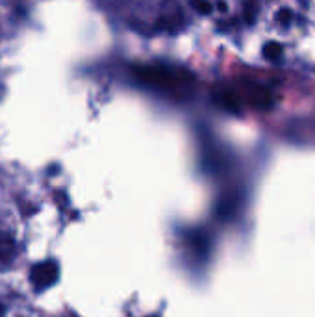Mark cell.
<instances>
[{
    "label": "cell",
    "mask_w": 315,
    "mask_h": 317,
    "mask_svg": "<svg viewBox=\"0 0 315 317\" xmlns=\"http://www.w3.org/2000/svg\"><path fill=\"white\" fill-rule=\"evenodd\" d=\"M58 266L54 262H43V264H38V266L32 269V282L38 290H44L52 286L58 280Z\"/></svg>",
    "instance_id": "cell-2"
},
{
    "label": "cell",
    "mask_w": 315,
    "mask_h": 317,
    "mask_svg": "<svg viewBox=\"0 0 315 317\" xmlns=\"http://www.w3.org/2000/svg\"><path fill=\"white\" fill-rule=\"evenodd\" d=\"M215 100L219 102L222 108H226L228 112H234V114H238V112H240V106H238V98H236L232 93H228V91H224V93L217 95V96H215Z\"/></svg>",
    "instance_id": "cell-4"
},
{
    "label": "cell",
    "mask_w": 315,
    "mask_h": 317,
    "mask_svg": "<svg viewBox=\"0 0 315 317\" xmlns=\"http://www.w3.org/2000/svg\"><path fill=\"white\" fill-rule=\"evenodd\" d=\"M191 6L195 8L198 13H204V15H208L212 12V4L208 0H191Z\"/></svg>",
    "instance_id": "cell-6"
},
{
    "label": "cell",
    "mask_w": 315,
    "mask_h": 317,
    "mask_svg": "<svg viewBox=\"0 0 315 317\" xmlns=\"http://www.w3.org/2000/svg\"><path fill=\"white\" fill-rule=\"evenodd\" d=\"M17 252V245L10 236L0 232V267L8 266L13 260V256Z\"/></svg>",
    "instance_id": "cell-3"
},
{
    "label": "cell",
    "mask_w": 315,
    "mask_h": 317,
    "mask_svg": "<svg viewBox=\"0 0 315 317\" xmlns=\"http://www.w3.org/2000/svg\"><path fill=\"white\" fill-rule=\"evenodd\" d=\"M132 72L141 84L165 91H182L193 84V76L189 72L172 69L167 65H138L132 69Z\"/></svg>",
    "instance_id": "cell-1"
},
{
    "label": "cell",
    "mask_w": 315,
    "mask_h": 317,
    "mask_svg": "<svg viewBox=\"0 0 315 317\" xmlns=\"http://www.w3.org/2000/svg\"><path fill=\"white\" fill-rule=\"evenodd\" d=\"M264 56L267 58V60H271V62H276L278 58L282 56V44L274 43V41L267 43L264 46Z\"/></svg>",
    "instance_id": "cell-5"
},
{
    "label": "cell",
    "mask_w": 315,
    "mask_h": 317,
    "mask_svg": "<svg viewBox=\"0 0 315 317\" xmlns=\"http://www.w3.org/2000/svg\"><path fill=\"white\" fill-rule=\"evenodd\" d=\"M291 19H293V13H291V10H288V8H282L280 12L276 13V20L280 22L282 26H288L291 22Z\"/></svg>",
    "instance_id": "cell-7"
}]
</instances>
